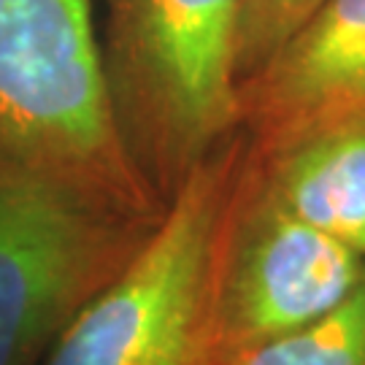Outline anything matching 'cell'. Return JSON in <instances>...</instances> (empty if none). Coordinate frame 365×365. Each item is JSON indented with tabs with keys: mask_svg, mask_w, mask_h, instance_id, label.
Instances as JSON below:
<instances>
[{
	"mask_svg": "<svg viewBox=\"0 0 365 365\" xmlns=\"http://www.w3.org/2000/svg\"><path fill=\"white\" fill-rule=\"evenodd\" d=\"M0 165L117 214L168 209L122 144L92 0H0Z\"/></svg>",
	"mask_w": 365,
	"mask_h": 365,
	"instance_id": "6da1fadb",
	"label": "cell"
},
{
	"mask_svg": "<svg viewBox=\"0 0 365 365\" xmlns=\"http://www.w3.org/2000/svg\"><path fill=\"white\" fill-rule=\"evenodd\" d=\"M103 71L122 144L165 206L238 130V0H103Z\"/></svg>",
	"mask_w": 365,
	"mask_h": 365,
	"instance_id": "7a4b0ae2",
	"label": "cell"
},
{
	"mask_svg": "<svg viewBox=\"0 0 365 365\" xmlns=\"http://www.w3.org/2000/svg\"><path fill=\"white\" fill-rule=\"evenodd\" d=\"M241 157L244 133L235 130L192 170L149 241L87 300L41 365H214L211 268Z\"/></svg>",
	"mask_w": 365,
	"mask_h": 365,
	"instance_id": "3957f363",
	"label": "cell"
},
{
	"mask_svg": "<svg viewBox=\"0 0 365 365\" xmlns=\"http://www.w3.org/2000/svg\"><path fill=\"white\" fill-rule=\"evenodd\" d=\"M163 217H130L0 165V365H41Z\"/></svg>",
	"mask_w": 365,
	"mask_h": 365,
	"instance_id": "277c9868",
	"label": "cell"
},
{
	"mask_svg": "<svg viewBox=\"0 0 365 365\" xmlns=\"http://www.w3.org/2000/svg\"><path fill=\"white\" fill-rule=\"evenodd\" d=\"M365 274V257L298 220L244 157L222 217L209 292L211 363L227 365L330 312Z\"/></svg>",
	"mask_w": 365,
	"mask_h": 365,
	"instance_id": "5b68a950",
	"label": "cell"
},
{
	"mask_svg": "<svg viewBox=\"0 0 365 365\" xmlns=\"http://www.w3.org/2000/svg\"><path fill=\"white\" fill-rule=\"evenodd\" d=\"M365 106V0H325L238 87V130L268 144Z\"/></svg>",
	"mask_w": 365,
	"mask_h": 365,
	"instance_id": "8992f818",
	"label": "cell"
},
{
	"mask_svg": "<svg viewBox=\"0 0 365 365\" xmlns=\"http://www.w3.org/2000/svg\"><path fill=\"white\" fill-rule=\"evenodd\" d=\"M247 165L276 203L365 257V106L247 141Z\"/></svg>",
	"mask_w": 365,
	"mask_h": 365,
	"instance_id": "52a82bcc",
	"label": "cell"
},
{
	"mask_svg": "<svg viewBox=\"0 0 365 365\" xmlns=\"http://www.w3.org/2000/svg\"><path fill=\"white\" fill-rule=\"evenodd\" d=\"M227 365H365V274L330 312Z\"/></svg>",
	"mask_w": 365,
	"mask_h": 365,
	"instance_id": "ba28073f",
	"label": "cell"
},
{
	"mask_svg": "<svg viewBox=\"0 0 365 365\" xmlns=\"http://www.w3.org/2000/svg\"><path fill=\"white\" fill-rule=\"evenodd\" d=\"M325 0H238L235 81L238 87L274 57Z\"/></svg>",
	"mask_w": 365,
	"mask_h": 365,
	"instance_id": "9c48e42d",
	"label": "cell"
}]
</instances>
